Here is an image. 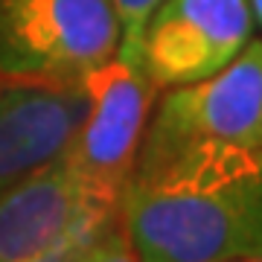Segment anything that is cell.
<instances>
[{"label":"cell","instance_id":"6da1fadb","mask_svg":"<svg viewBox=\"0 0 262 262\" xmlns=\"http://www.w3.org/2000/svg\"><path fill=\"white\" fill-rule=\"evenodd\" d=\"M120 222L143 262L262 253V146L195 143L134 169Z\"/></svg>","mask_w":262,"mask_h":262},{"label":"cell","instance_id":"7a4b0ae2","mask_svg":"<svg viewBox=\"0 0 262 262\" xmlns=\"http://www.w3.org/2000/svg\"><path fill=\"white\" fill-rule=\"evenodd\" d=\"M120 50L111 0H0V82L73 88Z\"/></svg>","mask_w":262,"mask_h":262},{"label":"cell","instance_id":"3957f363","mask_svg":"<svg viewBox=\"0 0 262 262\" xmlns=\"http://www.w3.org/2000/svg\"><path fill=\"white\" fill-rule=\"evenodd\" d=\"M195 143L262 146V41L253 38L227 67L169 88L151 108L137 166H151Z\"/></svg>","mask_w":262,"mask_h":262},{"label":"cell","instance_id":"277c9868","mask_svg":"<svg viewBox=\"0 0 262 262\" xmlns=\"http://www.w3.org/2000/svg\"><path fill=\"white\" fill-rule=\"evenodd\" d=\"M84 88L88 114L64 149V160L99 201L120 210L160 91L143 64L117 56L88 76Z\"/></svg>","mask_w":262,"mask_h":262},{"label":"cell","instance_id":"5b68a950","mask_svg":"<svg viewBox=\"0 0 262 262\" xmlns=\"http://www.w3.org/2000/svg\"><path fill=\"white\" fill-rule=\"evenodd\" d=\"M248 0H160L143 29L140 64L158 91L227 67L253 41Z\"/></svg>","mask_w":262,"mask_h":262},{"label":"cell","instance_id":"8992f818","mask_svg":"<svg viewBox=\"0 0 262 262\" xmlns=\"http://www.w3.org/2000/svg\"><path fill=\"white\" fill-rule=\"evenodd\" d=\"M114 213L58 155L0 195V262H27Z\"/></svg>","mask_w":262,"mask_h":262},{"label":"cell","instance_id":"52a82bcc","mask_svg":"<svg viewBox=\"0 0 262 262\" xmlns=\"http://www.w3.org/2000/svg\"><path fill=\"white\" fill-rule=\"evenodd\" d=\"M84 114V84H0V195L64 155Z\"/></svg>","mask_w":262,"mask_h":262},{"label":"cell","instance_id":"ba28073f","mask_svg":"<svg viewBox=\"0 0 262 262\" xmlns=\"http://www.w3.org/2000/svg\"><path fill=\"white\" fill-rule=\"evenodd\" d=\"M117 20H120V50L117 58H125L131 64H140V41L143 29L149 24L151 12L160 6V0H111Z\"/></svg>","mask_w":262,"mask_h":262},{"label":"cell","instance_id":"9c48e42d","mask_svg":"<svg viewBox=\"0 0 262 262\" xmlns=\"http://www.w3.org/2000/svg\"><path fill=\"white\" fill-rule=\"evenodd\" d=\"M82 262H143L140 256H137V251L131 248L125 230H122L120 213L114 215L111 222L105 225L102 233L96 236V242L88 248Z\"/></svg>","mask_w":262,"mask_h":262},{"label":"cell","instance_id":"30bf717a","mask_svg":"<svg viewBox=\"0 0 262 262\" xmlns=\"http://www.w3.org/2000/svg\"><path fill=\"white\" fill-rule=\"evenodd\" d=\"M117 215V213H114ZM114 215H108V219H99V222H91V225L79 227L76 233H70L67 239H61L58 245H53L50 251L38 253V256H32V259L27 262H82V256L88 253V248L96 242V236L105 230V225L111 222Z\"/></svg>","mask_w":262,"mask_h":262},{"label":"cell","instance_id":"8fae6325","mask_svg":"<svg viewBox=\"0 0 262 262\" xmlns=\"http://www.w3.org/2000/svg\"><path fill=\"white\" fill-rule=\"evenodd\" d=\"M248 6H251V15H253V24L262 29V0H248Z\"/></svg>","mask_w":262,"mask_h":262},{"label":"cell","instance_id":"7c38bea8","mask_svg":"<svg viewBox=\"0 0 262 262\" xmlns=\"http://www.w3.org/2000/svg\"><path fill=\"white\" fill-rule=\"evenodd\" d=\"M233 262H262V253H259V256H245V259H233Z\"/></svg>","mask_w":262,"mask_h":262},{"label":"cell","instance_id":"4fadbf2b","mask_svg":"<svg viewBox=\"0 0 262 262\" xmlns=\"http://www.w3.org/2000/svg\"><path fill=\"white\" fill-rule=\"evenodd\" d=\"M0 84H3V82H0Z\"/></svg>","mask_w":262,"mask_h":262}]
</instances>
